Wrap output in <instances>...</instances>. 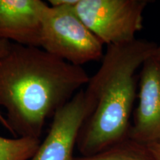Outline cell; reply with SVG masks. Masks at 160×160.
<instances>
[{"mask_svg":"<svg viewBox=\"0 0 160 160\" xmlns=\"http://www.w3.org/2000/svg\"><path fill=\"white\" fill-rule=\"evenodd\" d=\"M77 0H51L44 9L39 48L72 65L98 61L103 57L102 42L73 9Z\"/></svg>","mask_w":160,"mask_h":160,"instance_id":"3957f363","label":"cell"},{"mask_svg":"<svg viewBox=\"0 0 160 160\" xmlns=\"http://www.w3.org/2000/svg\"><path fill=\"white\" fill-rule=\"evenodd\" d=\"M155 56H157L158 57H160V45H157V48L155 50L154 53H153Z\"/></svg>","mask_w":160,"mask_h":160,"instance_id":"7c38bea8","label":"cell"},{"mask_svg":"<svg viewBox=\"0 0 160 160\" xmlns=\"http://www.w3.org/2000/svg\"><path fill=\"white\" fill-rule=\"evenodd\" d=\"M148 0H77L73 9L103 45H117L136 39L143 27Z\"/></svg>","mask_w":160,"mask_h":160,"instance_id":"277c9868","label":"cell"},{"mask_svg":"<svg viewBox=\"0 0 160 160\" xmlns=\"http://www.w3.org/2000/svg\"><path fill=\"white\" fill-rule=\"evenodd\" d=\"M74 160H154L146 148L129 139L112 146L97 154L75 157Z\"/></svg>","mask_w":160,"mask_h":160,"instance_id":"ba28073f","label":"cell"},{"mask_svg":"<svg viewBox=\"0 0 160 160\" xmlns=\"http://www.w3.org/2000/svg\"><path fill=\"white\" fill-rule=\"evenodd\" d=\"M87 112L85 91L81 89L57 111L47 137L30 160H74L73 149Z\"/></svg>","mask_w":160,"mask_h":160,"instance_id":"8992f818","label":"cell"},{"mask_svg":"<svg viewBox=\"0 0 160 160\" xmlns=\"http://www.w3.org/2000/svg\"><path fill=\"white\" fill-rule=\"evenodd\" d=\"M47 5L41 0H0V39L39 48Z\"/></svg>","mask_w":160,"mask_h":160,"instance_id":"52a82bcc","label":"cell"},{"mask_svg":"<svg viewBox=\"0 0 160 160\" xmlns=\"http://www.w3.org/2000/svg\"><path fill=\"white\" fill-rule=\"evenodd\" d=\"M141 68L139 102L128 138L146 147L160 143V57L152 55Z\"/></svg>","mask_w":160,"mask_h":160,"instance_id":"5b68a950","label":"cell"},{"mask_svg":"<svg viewBox=\"0 0 160 160\" xmlns=\"http://www.w3.org/2000/svg\"><path fill=\"white\" fill-rule=\"evenodd\" d=\"M11 43L12 42H11L7 41V40L0 39V57H2V56L5 55V53L8 51L10 47H11ZM0 123H1L6 129L9 131V126L8 125L5 117L2 116L1 112H0Z\"/></svg>","mask_w":160,"mask_h":160,"instance_id":"30bf717a","label":"cell"},{"mask_svg":"<svg viewBox=\"0 0 160 160\" xmlns=\"http://www.w3.org/2000/svg\"><path fill=\"white\" fill-rule=\"evenodd\" d=\"M41 143L39 139L0 137V160H30Z\"/></svg>","mask_w":160,"mask_h":160,"instance_id":"9c48e42d","label":"cell"},{"mask_svg":"<svg viewBox=\"0 0 160 160\" xmlns=\"http://www.w3.org/2000/svg\"><path fill=\"white\" fill-rule=\"evenodd\" d=\"M90 77L82 66L40 48L11 43L0 57V107L15 137L39 139L45 121L72 99Z\"/></svg>","mask_w":160,"mask_h":160,"instance_id":"6da1fadb","label":"cell"},{"mask_svg":"<svg viewBox=\"0 0 160 160\" xmlns=\"http://www.w3.org/2000/svg\"><path fill=\"white\" fill-rule=\"evenodd\" d=\"M157 45L136 39L108 46L102 64L84 90L88 112L78 135L82 156L97 154L128 137L136 95V72Z\"/></svg>","mask_w":160,"mask_h":160,"instance_id":"7a4b0ae2","label":"cell"},{"mask_svg":"<svg viewBox=\"0 0 160 160\" xmlns=\"http://www.w3.org/2000/svg\"><path fill=\"white\" fill-rule=\"evenodd\" d=\"M146 148L154 160H160V143L148 145Z\"/></svg>","mask_w":160,"mask_h":160,"instance_id":"8fae6325","label":"cell"}]
</instances>
